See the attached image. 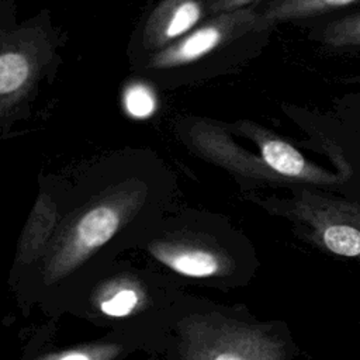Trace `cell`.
Listing matches in <instances>:
<instances>
[{
  "label": "cell",
  "mask_w": 360,
  "mask_h": 360,
  "mask_svg": "<svg viewBox=\"0 0 360 360\" xmlns=\"http://www.w3.org/2000/svg\"><path fill=\"white\" fill-rule=\"evenodd\" d=\"M264 195L266 211L290 221L294 229L316 246L343 257L360 259V197L346 190L312 186L283 187Z\"/></svg>",
  "instance_id": "1"
},
{
  "label": "cell",
  "mask_w": 360,
  "mask_h": 360,
  "mask_svg": "<svg viewBox=\"0 0 360 360\" xmlns=\"http://www.w3.org/2000/svg\"><path fill=\"white\" fill-rule=\"evenodd\" d=\"M292 343L281 326L217 315L194 325L187 360H291Z\"/></svg>",
  "instance_id": "2"
},
{
  "label": "cell",
  "mask_w": 360,
  "mask_h": 360,
  "mask_svg": "<svg viewBox=\"0 0 360 360\" xmlns=\"http://www.w3.org/2000/svg\"><path fill=\"white\" fill-rule=\"evenodd\" d=\"M304 121L307 131L315 134L319 142L332 145L356 170L360 169V94H346L332 110L316 120Z\"/></svg>",
  "instance_id": "3"
},
{
  "label": "cell",
  "mask_w": 360,
  "mask_h": 360,
  "mask_svg": "<svg viewBox=\"0 0 360 360\" xmlns=\"http://www.w3.org/2000/svg\"><path fill=\"white\" fill-rule=\"evenodd\" d=\"M120 222L121 214L112 205H98L87 211L77 221L63 249L56 256L52 271L62 274L75 267L87 255L111 239Z\"/></svg>",
  "instance_id": "4"
},
{
  "label": "cell",
  "mask_w": 360,
  "mask_h": 360,
  "mask_svg": "<svg viewBox=\"0 0 360 360\" xmlns=\"http://www.w3.org/2000/svg\"><path fill=\"white\" fill-rule=\"evenodd\" d=\"M298 27L305 28L307 38L325 53H360V7L319 17Z\"/></svg>",
  "instance_id": "5"
},
{
  "label": "cell",
  "mask_w": 360,
  "mask_h": 360,
  "mask_svg": "<svg viewBox=\"0 0 360 360\" xmlns=\"http://www.w3.org/2000/svg\"><path fill=\"white\" fill-rule=\"evenodd\" d=\"M357 7H360V0H267L256 11L259 25L274 30L280 24L294 22L300 25Z\"/></svg>",
  "instance_id": "6"
},
{
  "label": "cell",
  "mask_w": 360,
  "mask_h": 360,
  "mask_svg": "<svg viewBox=\"0 0 360 360\" xmlns=\"http://www.w3.org/2000/svg\"><path fill=\"white\" fill-rule=\"evenodd\" d=\"M153 255L173 271L195 278L219 276L229 264L224 255L200 246H159Z\"/></svg>",
  "instance_id": "7"
},
{
  "label": "cell",
  "mask_w": 360,
  "mask_h": 360,
  "mask_svg": "<svg viewBox=\"0 0 360 360\" xmlns=\"http://www.w3.org/2000/svg\"><path fill=\"white\" fill-rule=\"evenodd\" d=\"M204 3L201 0H183L170 13L163 28L165 39H176L187 34L201 20Z\"/></svg>",
  "instance_id": "8"
},
{
  "label": "cell",
  "mask_w": 360,
  "mask_h": 360,
  "mask_svg": "<svg viewBox=\"0 0 360 360\" xmlns=\"http://www.w3.org/2000/svg\"><path fill=\"white\" fill-rule=\"evenodd\" d=\"M30 76V63L18 52H4L0 55V94L17 91Z\"/></svg>",
  "instance_id": "9"
},
{
  "label": "cell",
  "mask_w": 360,
  "mask_h": 360,
  "mask_svg": "<svg viewBox=\"0 0 360 360\" xmlns=\"http://www.w3.org/2000/svg\"><path fill=\"white\" fill-rule=\"evenodd\" d=\"M141 302L139 291L129 285H120L105 292L100 301L98 308L108 316H127L132 314Z\"/></svg>",
  "instance_id": "10"
},
{
  "label": "cell",
  "mask_w": 360,
  "mask_h": 360,
  "mask_svg": "<svg viewBox=\"0 0 360 360\" xmlns=\"http://www.w3.org/2000/svg\"><path fill=\"white\" fill-rule=\"evenodd\" d=\"M124 104L134 118H148L153 114L156 101L150 90L142 84L131 86L124 97Z\"/></svg>",
  "instance_id": "11"
},
{
  "label": "cell",
  "mask_w": 360,
  "mask_h": 360,
  "mask_svg": "<svg viewBox=\"0 0 360 360\" xmlns=\"http://www.w3.org/2000/svg\"><path fill=\"white\" fill-rule=\"evenodd\" d=\"M118 347L111 345L104 346H90L82 349H73L62 352L58 354L46 356L39 360H111L117 356Z\"/></svg>",
  "instance_id": "12"
},
{
  "label": "cell",
  "mask_w": 360,
  "mask_h": 360,
  "mask_svg": "<svg viewBox=\"0 0 360 360\" xmlns=\"http://www.w3.org/2000/svg\"><path fill=\"white\" fill-rule=\"evenodd\" d=\"M267 0H212V10L215 14L233 13L246 8H257Z\"/></svg>",
  "instance_id": "13"
}]
</instances>
